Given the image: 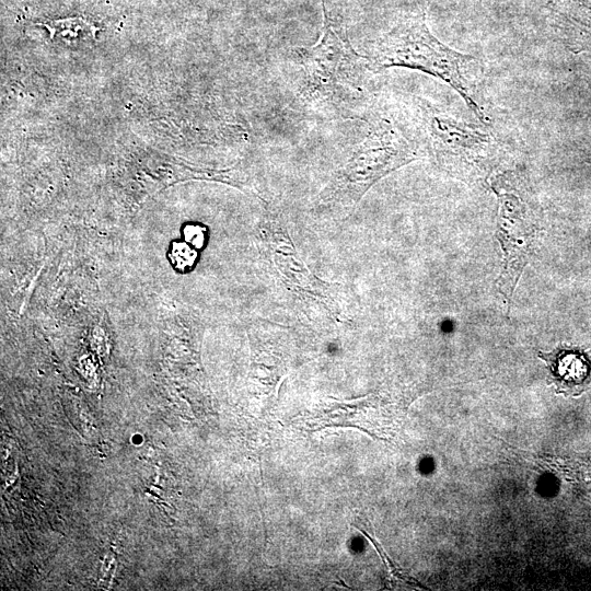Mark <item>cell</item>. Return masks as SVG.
<instances>
[{
  "label": "cell",
  "mask_w": 591,
  "mask_h": 591,
  "mask_svg": "<svg viewBox=\"0 0 591 591\" xmlns=\"http://www.w3.org/2000/svg\"><path fill=\"white\" fill-rule=\"evenodd\" d=\"M36 24L48 31L50 40L66 44H78L95 39L99 32V27L83 18L48 20Z\"/></svg>",
  "instance_id": "cell-7"
},
{
  "label": "cell",
  "mask_w": 591,
  "mask_h": 591,
  "mask_svg": "<svg viewBox=\"0 0 591 591\" xmlns=\"http://www.w3.org/2000/svg\"><path fill=\"white\" fill-rule=\"evenodd\" d=\"M547 7L560 39L570 49L591 55V0H549Z\"/></svg>",
  "instance_id": "cell-5"
},
{
  "label": "cell",
  "mask_w": 591,
  "mask_h": 591,
  "mask_svg": "<svg viewBox=\"0 0 591 591\" xmlns=\"http://www.w3.org/2000/svg\"><path fill=\"white\" fill-rule=\"evenodd\" d=\"M538 357L546 362L557 393L577 396L586 390L591 378V364L583 351L557 348L551 352H538Z\"/></svg>",
  "instance_id": "cell-6"
},
{
  "label": "cell",
  "mask_w": 591,
  "mask_h": 591,
  "mask_svg": "<svg viewBox=\"0 0 591 591\" xmlns=\"http://www.w3.org/2000/svg\"><path fill=\"white\" fill-rule=\"evenodd\" d=\"M421 144L444 164L482 167L499 151L488 127L455 117L439 106L417 99L408 108Z\"/></svg>",
  "instance_id": "cell-4"
},
{
  "label": "cell",
  "mask_w": 591,
  "mask_h": 591,
  "mask_svg": "<svg viewBox=\"0 0 591 591\" xmlns=\"http://www.w3.org/2000/svg\"><path fill=\"white\" fill-rule=\"evenodd\" d=\"M173 257L179 268H185L194 264L196 253L185 244H175L173 246Z\"/></svg>",
  "instance_id": "cell-8"
},
{
  "label": "cell",
  "mask_w": 591,
  "mask_h": 591,
  "mask_svg": "<svg viewBox=\"0 0 591 591\" xmlns=\"http://www.w3.org/2000/svg\"><path fill=\"white\" fill-rule=\"evenodd\" d=\"M204 229L197 225H187L185 228L186 240L196 247H200L204 244L205 235Z\"/></svg>",
  "instance_id": "cell-9"
},
{
  "label": "cell",
  "mask_w": 591,
  "mask_h": 591,
  "mask_svg": "<svg viewBox=\"0 0 591 591\" xmlns=\"http://www.w3.org/2000/svg\"><path fill=\"white\" fill-rule=\"evenodd\" d=\"M372 109L366 119L368 134L326 189V198H359L376 179L418 158L422 144L408 109L374 114Z\"/></svg>",
  "instance_id": "cell-3"
},
{
  "label": "cell",
  "mask_w": 591,
  "mask_h": 591,
  "mask_svg": "<svg viewBox=\"0 0 591 591\" xmlns=\"http://www.w3.org/2000/svg\"><path fill=\"white\" fill-rule=\"evenodd\" d=\"M375 73L391 67L420 70L448 83L484 125L490 118L476 99L480 61L440 42L427 25L424 9H415L375 38L366 55Z\"/></svg>",
  "instance_id": "cell-2"
},
{
  "label": "cell",
  "mask_w": 591,
  "mask_h": 591,
  "mask_svg": "<svg viewBox=\"0 0 591 591\" xmlns=\"http://www.w3.org/2000/svg\"><path fill=\"white\" fill-rule=\"evenodd\" d=\"M324 28L312 46L296 47L297 99L301 107L324 118L364 119L375 94V74L366 55L351 45L338 15L322 2Z\"/></svg>",
  "instance_id": "cell-1"
}]
</instances>
